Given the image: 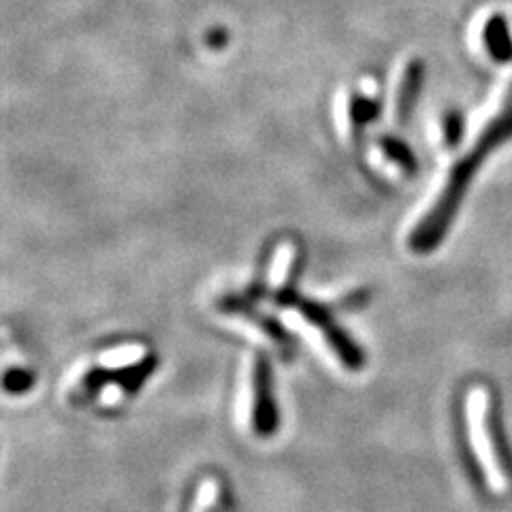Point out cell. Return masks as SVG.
<instances>
[{
    "instance_id": "6da1fadb",
    "label": "cell",
    "mask_w": 512,
    "mask_h": 512,
    "mask_svg": "<svg viewBox=\"0 0 512 512\" xmlns=\"http://www.w3.org/2000/svg\"><path fill=\"white\" fill-rule=\"evenodd\" d=\"M512 139V86L506 94V101L498 116H493L483 133L478 135L474 146L463 154L457 163L448 171V178L440 190V195L431 203L429 212L416 222V227L408 235V248L414 254H429L434 252L444 237L451 231L453 222L457 218L459 207L466 199L468 190L476 178L478 169L485 165V160L504 143Z\"/></svg>"
},
{
    "instance_id": "7a4b0ae2",
    "label": "cell",
    "mask_w": 512,
    "mask_h": 512,
    "mask_svg": "<svg viewBox=\"0 0 512 512\" xmlns=\"http://www.w3.org/2000/svg\"><path fill=\"white\" fill-rule=\"evenodd\" d=\"M466 421H468V438L472 453L480 472H483L487 487L493 493H506L508 476L502 468V461L489 429V393L483 387H474L466 402Z\"/></svg>"
},
{
    "instance_id": "3957f363",
    "label": "cell",
    "mask_w": 512,
    "mask_h": 512,
    "mask_svg": "<svg viewBox=\"0 0 512 512\" xmlns=\"http://www.w3.org/2000/svg\"><path fill=\"white\" fill-rule=\"evenodd\" d=\"M286 308L295 310L308 325H312L320 333V338L325 340L331 355L338 359L348 372L361 370L365 363L361 348L350 340V335L344 329L338 327V323H335L331 312L323 306V303H316L312 299L295 295Z\"/></svg>"
},
{
    "instance_id": "277c9868",
    "label": "cell",
    "mask_w": 512,
    "mask_h": 512,
    "mask_svg": "<svg viewBox=\"0 0 512 512\" xmlns=\"http://www.w3.org/2000/svg\"><path fill=\"white\" fill-rule=\"evenodd\" d=\"M248 425L254 436L269 438L278 425V410L274 391H271L269 365L263 357H256L250 376V397H248Z\"/></svg>"
},
{
    "instance_id": "5b68a950",
    "label": "cell",
    "mask_w": 512,
    "mask_h": 512,
    "mask_svg": "<svg viewBox=\"0 0 512 512\" xmlns=\"http://www.w3.org/2000/svg\"><path fill=\"white\" fill-rule=\"evenodd\" d=\"M301 252L295 244H284L278 250L274 269H271V284H269V297L274 299L278 306L286 308L291 299L297 295V274H299Z\"/></svg>"
},
{
    "instance_id": "8992f818",
    "label": "cell",
    "mask_w": 512,
    "mask_h": 512,
    "mask_svg": "<svg viewBox=\"0 0 512 512\" xmlns=\"http://www.w3.org/2000/svg\"><path fill=\"white\" fill-rule=\"evenodd\" d=\"M423 77H425V67L419 58L408 60V64L404 67L402 79H399V88L395 92V122L399 126L408 124L416 99L421 94V86H423Z\"/></svg>"
},
{
    "instance_id": "52a82bcc",
    "label": "cell",
    "mask_w": 512,
    "mask_h": 512,
    "mask_svg": "<svg viewBox=\"0 0 512 512\" xmlns=\"http://www.w3.org/2000/svg\"><path fill=\"white\" fill-rule=\"evenodd\" d=\"M188 512H233V504L220 480L216 476H205L192 495Z\"/></svg>"
},
{
    "instance_id": "ba28073f",
    "label": "cell",
    "mask_w": 512,
    "mask_h": 512,
    "mask_svg": "<svg viewBox=\"0 0 512 512\" xmlns=\"http://www.w3.org/2000/svg\"><path fill=\"white\" fill-rule=\"evenodd\" d=\"M483 43L487 47V54L491 56V60H495L498 64L512 62V35L502 13H495L487 20L483 28Z\"/></svg>"
},
{
    "instance_id": "9c48e42d",
    "label": "cell",
    "mask_w": 512,
    "mask_h": 512,
    "mask_svg": "<svg viewBox=\"0 0 512 512\" xmlns=\"http://www.w3.org/2000/svg\"><path fill=\"white\" fill-rule=\"evenodd\" d=\"M380 114V101L376 94H363V92H352L348 96V105H346V116L350 124V133L352 139H361L363 128L374 122Z\"/></svg>"
},
{
    "instance_id": "30bf717a",
    "label": "cell",
    "mask_w": 512,
    "mask_h": 512,
    "mask_svg": "<svg viewBox=\"0 0 512 512\" xmlns=\"http://www.w3.org/2000/svg\"><path fill=\"white\" fill-rule=\"evenodd\" d=\"M378 148L382 150V154L387 156L395 167L402 169L408 175H414L416 169H419V160H416L412 148L408 146L406 141H402L399 137L393 135H380L378 139Z\"/></svg>"
},
{
    "instance_id": "8fae6325",
    "label": "cell",
    "mask_w": 512,
    "mask_h": 512,
    "mask_svg": "<svg viewBox=\"0 0 512 512\" xmlns=\"http://www.w3.org/2000/svg\"><path fill=\"white\" fill-rule=\"evenodd\" d=\"M146 357L148 352L139 346H122L101 355V365L107 367V370H122V367H131Z\"/></svg>"
},
{
    "instance_id": "7c38bea8",
    "label": "cell",
    "mask_w": 512,
    "mask_h": 512,
    "mask_svg": "<svg viewBox=\"0 0 512 512\" xmlns=\"http://www.w3.org/2000/svg\"><path fill=\"white\" fill-rule=\"evenodd\" d=\"M463 133H466V120H463L461 111L448 109L442 116V141L448 150H455L463 141Z\"/></svg>"
},
{
    "instance_id": "4fadbf2b",
    "label": "cell",
    "mask_w": 512,
    "mask_h": 512,
    "mask_svg": "<svg viewBox=\"0 0 512 512\" xmlns=\"http://www.w3.org/2000/svg\"><path fill=\"white\" fill-rule=\"evenodd\" d=\"M32 387V374L22 370V367H15L5 374V389L9 393H24Z\"/></svg>"
}]
</instances>
